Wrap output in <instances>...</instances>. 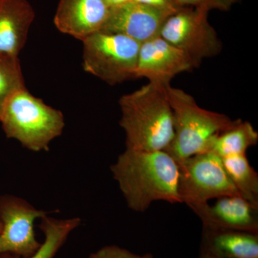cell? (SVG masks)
<instances>
[{
    "label": "cell",
    "mask_w": 258,
    "mask_h": 258,
    "mask_svg": "<svg viewBox=\"0 0 258 258\" xmlns=\"http://www.w3.org/2000/svg\"><path fill=\"white\" fill-rule=\"evenodd\" d=\"M111 171L127 206L133 211H147L157 201L181 203L179 166L166 151L126 149L112 164Z\"/></svg>",
    "instance_id": "cell-1"
},
{
    "label": "cell",
    "mask_w": 258,
    "mask_h": 258,
    "mask_svg": "<svg viewBox=\"0 0 258 258\" xmlns=\"http://www.w3.org/2000/svg\"><path fill=\"white\" fill-rule=\"evenodd\" d=\"M167 86L149 82L121 96L120 125L125 134L126 149L165 151L174 137V120Z\"/></svg>",
    "instance_id": "cell-2"
},
{
    "label": "cell",
    "mask_w": 258,
    "mask_h": 258,
    "mask_svg": "<svg viewBox=\"0 0 258 258\" xmlns=\"http://www.w3.org/2000/svg\"><path fill=\"white\" fill-rule=\"evenodd\" d=\"M174 120V137L166 152L177 164L204 152L214 136L235 126L241 119L201 108L182 89L166 88Z\"/></svg>",
    "instance_id": "cell-3"
},
{
    "label": "cell",
    "mask_w": 258,
    "mask_h": 258,
    "mask_svg": "<svg viewBox=\"0 0 258 258\" xmlns=\"http://www.w3.org/2000/svg\"><path fill=\"white\" fill-rule=\"evenodd\" d=\"M0 122L8 139L18 141L34 152L48 151L51 142L60 137L66 125L60 110L48 106L27 88L7 100Z\"/></svg>",
    "instance_id": "cell-4"
},
{
    "label": "cell",
    "mask_w": 258,
    "mask_h": 258,
    "mask_svg": "<svg viewBox=\"0 0 258 258\" xmlns=\"http://www.w3.org/2000/svg\"><path fill=\"white\" fill-rule=\"evenodd\" d=\"M82 42L86 73L111 86L135 79L141 43L125 35L101 30Z\"/></svg>",
    "instance_id": "cell-5"
},
{
    "label": "cell",
    "mask_w": 258,
    "mask_h": 258,
    "mask_svg": "<svg viewBox=\"0 0 258 258\" xmlns=\"http://www.w3.org/2000/svg\"><path fill=\"white\" fill-rule=\"evenodd\" d=\"M209 13L193 8H179L163 25L159 36L183 51L197 68L203 60L222 52V43L208 20Z\"/></svg>",
    "instance_id": "cell-6"
},
{
    "label": "cell",
    "mask_w": 258,
    "mask_h": 258,
    "mask_svg": "<svg viewBox=\"0 0 258 258\" xmlns=\"http://www.w3.org/2000/svg\"><path fill=\"white\" fill-rule=\"evenodd\" d=\"M178 166L180 200L188 207L222 197L240 195L226 173L221 158L212 153H200Z\"/></svg>",
    "instance_id": "cell-7"
},
{
    "label": "cell",
    "mask_w": 258,
    "mask_h": 258,
    "mask_svg": "<svg viewBox=\"0 0 258 258\" xmlns=\"http://www.w3.org/2000/svg\"><path fill=\"white\" fill-rule=\"evenodd\" d=\"M50 213L15 195H0V255L29 258L35 253L41 244L35 235V222Z\"/></svg>",
    "instance_id": "cell-8"
},
{
    "label": "cell",
    "mask_w": 258,
    "mask_h": 258,
    "mask_svg": "<svg viewBox=\"0 0 258 258\" xmlns=\"http://www.w3.org/2000/svg\"><path fill=\"white\" fill-rule=\"evenodd\" d=\"M198 69L183 51L158 36L141 43L135 79L145 78L149 82L170 85L177 75Z\"/></svg>",
    "instance_id": "cell-9"
},
{
    "label": "cell",
    "mask_w": 258,
    "mask_h": 258,
    "mask_svg": "<svg viewBox=\"0 0 258 258\" xmlns=\"http://www.w3.org/2000/svg\"><path fill=\"white\" fill-rule=\"evenodd\" d=\"M174 13L130 1L111 8L101 31L120 34L143 43L159 36L166 19Z\"/></svg>",
    "instance_id": "cell-10"
},
{
    "label": "cell",
    "mask_w": 258,
    "mask_h": 258,
    "mask_svg": "<svg viewBox=\"0 0 258 258\" xmlns=\"http://www.w3.org/2000/svg\"><path fill=\"white\" fill-rule=\"evenodd\" d=\"M189 208L205 227L258 234V208L240 195L222 197L212 205L200 204Z\"/></svg>",
    "instance_id": "cell-11"
},
{
    "label": "cell",
    "mask_w": 258,
    "mask_h": 258,
    "mask_svg": "<svg viewBox=\"0 0 258 258\" xmlns=\"http://www.w3.org/2000/svg\"><path fill=\"white\" fill-rule=\"evenodd\" d=\"M111 9L106 0H60L54 24L59 31L83 41L102 30Z\"/></svg>",
    "instance_id": "cell-12"
},
{
    "label": "cell",
    "mask_w": 258,
    "mask_h": 258,
    "mask_svg": "<svg viewBox=\"0 0 258 258\" xmlns=\"http://www.w3.org/2000/svg\"><path fill=\"white\" fill-rule=\"evenodd\" d=\"M35 18L28 0H0V54L19 57Z\"/></svg>",
    "instance_id": "cell-13"
},
{
    "label": "cell",
    "mask_w": 258,
    "mask_h": 258,
    "mask_svg": "<svg viewBox=\"0 0 258 258\" xmlns=\"http://www.w3.org/2000/svg\"><path fill=\"white\" fill-rule=\"evenodd\" d=\"M200 254L220 258H258V234L203 226Z\"/></svg>",
    "instance_id": "cell-14"
},
{
    "label": "cell",
    "mask_w": 258,
    "mask_h": 258,
    "mask_svg": "<svg viewBox=\"0 0 258 258\" xmlns=\"http://www.w3.org/2000/svg\"><path fill=\"white\" fill-rule=\"evenodd\" d=\"M257 142L258 133L253 125L241 120L233 128L212 137L203 152L212 153L222 159L246 154L247 149L255 146Z\"/></svg>",
    "instance_id": "cell-15"
},
{
    "label": "cell",
    "mask_w": 258,
    "mask_h": 258,
    "mask_svg": "<svg viewBox=\"0 0 258 258\" xmlns=\"http://www.w3.org/2000/svg\"><path fill=\"white\" fill-rule=\"evenodd\" d=\"M40 219L38 227L43 232L45 240L35 253L29 258H54L66 243L70 234L81 224V219L73 217L56 219L48 216Z\"/></svg>",
    "instance_id": "cell-16"
},
{
    "label": "cell",
    "mask_w": 258,
    "mask_h": 258,
    "mask_svg": "<svg viewBox=\"0 0 258 258\" xmlns=\"http://www.w3.org/2000/svg\"><path fill=\"white\" fill-rule=\"evenodd\" d=\"M222 164L239 195L258 208V174L246 154L222 158Z\"/></svg>",
    "instance_id": "cell-17"
},
{
    "label": "cell",
    "mask_w": 258,
    "mask_h": 258,
    "mask_svg": "<svg viewBox=\"0 0 258 258\" xmlns=\"http://www.w3.org/2000/svg\"><path fill=\"white\" fill-rule=\"evenodd\" d=\"M24 88L26 87L19 57L0 54V116L7 100Z\"/></svg>",
    "instance_id": "cell-18"
},
{
    "label": "cell",
    "mask_w": 258,
    "mask_h": 258,
    "mask_svg": "<svg viewBox=\"0 0 258 258\" xmlns=\"http://www.w3.org/2000/svg\"><path fill=\"white\" fill-rule=\"evenodd\" d=\"M179 8H193L210 13L212 10L227 12L240 0H173Z\"/></svg>",
    "instance_id": "cell-19"
},
{
    "label": "cell",
    "mask_w": 258,
    "mask_h": 258,
    "mask_svg": "<svg viewBox=\"0 0 258 258\" xmlns=\"http://www.w3.org/2000/svg\"><path fill=\"white\" fill-rule=\"evenodd\" d=\"M89 258H154L152 254H138L118 245H106L90 255Z\"/></svg>",
    "instance_id": "cell-20"
},
{
    "label": "cell",
    "mask_w": 258,
    "mask_h": 258,
    "mask_svg": "<svg viewBox=\"0 0 258 258\" xmlns=\"http://www.w3.org/2000/svg\"><path fill=\"white\" fill-rule=\"evenodd\" d=\"M131 1L171 12H175L179 8V7H178L173 0H131Z\"/></svg>",
    "instance_id": "cell-21"
},
{
    "label": "cell",
    "mask_w": 258,
    "mask_h": 258,
    "mask_svg": "<svg viewBox=\"0 0 258 258\" xmlns=\"http://www.w3.org/2000/svg\"><path fill=\"white\" fill-rule=\"evenodd\" d=\"M130 1L131 0H106L107 4L109 5L111 8L120 6V5L125 4Z\"/></svg>",
    "instance_id": "cell-22"
},
{
    "label": "cell",
    "mask_w": 258,
    "mask_h": 258,
    "mask_svg": "<svg viewBox=\"0 0 258 258\" xmlns=\"http://www.w3.org/2000/svg\"><path fill=\"white\" fill-rule=\"evenodd\" d=\"M0 258H20L18 256L14 255V254H5L0 255Z\"/></svg>",
    "instance_id": "cell-23"
},
{
    "label": "cell",
    "mask_w": 258,
    "mask_h": 258,
    "mask_svg": "<svg viewBox=\"0 0 258 258\" xmlns=\"http://www.w3.org/2000/svg\"><path fill=\"white\" fill-rule=\"evenodd\" d=\"M198 258H220V257H213V256L206 255V254H200V256H199Z\"/></svg>",
    "instance_id": "cell-24"
},
{
    "label": "cell",
    "mask_w": 258,
    "mask_h": 258,
    "mask_svg": "<svg viewBox=\"0 0 258 258\" xmlns=\"http://www.w3.org/2000/svg\"><path fill=\"white\" fill-rule=\"evenodd\" d=\"M2 229H3V225H2V224L0 223V232H1Z\"/></svg>",
    "instance_id": "cell-25"
}]
</instances>
